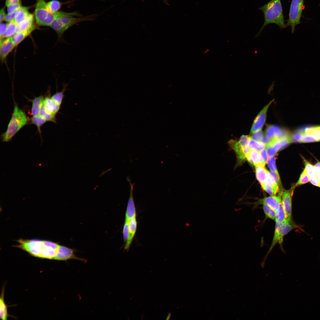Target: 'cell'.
Instances as JSON below:
<instances>
[{
	"instance_id": "obj_32",
	"label": "cell",
	"mask_w": 320,
	"mask_h": 320,
	"mask_svg": "<svg viewBox=\"0 0 320 320\" xmlns=\"http://www.w3.org/2000/svg\"><path fill=\"white\" fill-rule=\"evenodd\" d=\"M68 84H64L62 90L60 92H57L51 97L52 100L60 106L62 104L63 99L64 97V93L66 90Z\"/></svg>"
},
{
	"instance_id": "obj_13",
	"label": "cell",
	"mask_w": 320,
	"mask_h": 320,
	"mask_svg": "<svg viewBox=\"0 0 320 320\" xmlns=\"http://www.w3.org/2000/svg\"><path fill=\"white\" fill-rule=\"evenodd\" d=\"M15 47L12 37L0 40V57L1 62H5L7 56Z\"/></svg>"
},
{
	"instance_id": "obj_44",
	"label": "cell",
	"mask_w": 320,
	"mask_h": 320,
	"mask_svg": "<svg viewBox=\"0 0 320 320\" xmlns=\"http://www.w3.org/2000/svg\"><path fill=\"white\" fill-rule=\"evenodd\" d=\"M15 12L10 13H8L6 15L5 17L4 20L9 23L14 20L15 18Z\"/></svg>"
},
{
	"instance_id": "obj_40",
	"label": "cell",
	"mask_w": 320,
	"mask_h": 320,
	"mask_svg": "<svg viewBox=\"0 0 320 320\" xmlns=\"http://www.w3.org/2000/svg\"><path fill=\"white\" fill-rule=\"evenodd\" d=\"M276 157L275 156H272L269 158L268 160V165L271 171L278 173L275 165Z\"/></svg>"
},
{
	"instance_id": "obj_35",
	"label": "cell",
	"mask_w": 320,
	"mask_h": 320,
	"mask_svg": "<svg viewBox=\"0 0 320 320\" xmlns=\"http://www.w3.org/2000/svg\"><path fill=\"white\" fill-rule=\"evenodd\" d=\"M263 204V209L265 216L268 218L275 220V211L268 205L265 203Z\"/></svg>"
},
{
	"instance_id": "obj_21",
	"label": "cell",
	"mask_w": 320,
	"mask_h": 320,
	"mask_svg": "<svg viewBox=\"0 0 320 320\" xmlns=\"http://www.w3.org/2000/svg\"><path fill=\"white\" fill-rule=\"evenodd\" d=\"M34 22L33 15L29 13L24 20L17 25L15 33L20 31H26L30 29L34 25Z\"/></svg>"
},
{
	"instance_id": "obj_29",
	"label": "cell",
	"mask_w": 320,
	"mask_h": 320,
	"mask_svg": "<svg viewBox=\"0 0 320 320\" xmlns=\"http://www.w3.org/2000/svg\"><path fill=\"white\" fill-rule=\"evenodd\" d=\"M17 25L14 20L8 23L7 29L2 36L0 37V40L13 37L15 34Z\"/></svg>"
},
{
	"instance_id": "obj_10",
	"label": "cell",
	"mask_w": 320,
	"mask_h": 320,
	"mask_svg": "<svg viewBox=\"0 0 320 320\" xmlns=\"http://www.w3.org/2000/svg\"><path fill=\"white\" fill-rule=\"evenodd\" d=\"M59 245V244L56 242L50 241L42 240L43 247L41 258L54 259Z\"/></svg>"
},
{
	"instance_id": "obj_43",
	"label": "cell",
	"mask_w": 320,
	"mask_h": 320,
	"mask_svg": "<svg viewBox=\"0 0 320 320\" xmlns=\"http://www.w3.org/2000/svg\"><path fill=\"white\" fill-rule=\"evenodd\" d=\"M252 134V138L258 141H261L263 137V133L261 130H259Z\"/></svg>"
},
{
	"instance_id": "obj_45",
	"label": "cell",
	"mask_w": 320,
	"mask_h": 320,
	"mask_svg": "<svg viewBox=\"0 0 320 320\" xmlns=\"http://www.w3.org/2000/svg\"><path fill=\"white\" fill-rule=\"evenodd\" d=\"M270 173L274 179L275 180L277 185H281V183L279 173H277L275 172L271 171L270 172Z\"/></svg>"
},
{
	"instance_id": "obj_36",
	"label": "cell",
	"mask_w": 320,
	"mask_h": 320,
	"mask_svg": "<svg viewBox=\"0 0 320 320\" xmlns=\"http://www.w3.org/2000/svg\"><path fill=\"white\" fill-rule=\"evenodd\" d=\"M302 132L305 135H311L317 137L320 136V126L306 128Z\"/></svg>"
},
{
	"instance_id": "obj_6",
	"label": "cell",
	"mask_w": 320,
	"mask_h": 320,
	"mask_svg": "<svg viewBox=\"0 0 320 320\" xmlns=\"http://www.w3.org/2000/svg\"><path fill=\"white\" fill-rule=\"evenodd\" d=\"M17 241L18 244L14 247L27 252L31 256L41 258L43 247L42 240L21 239Z\"/></svg>"
},
{
	"instance_id": "obj_5",
	"label": "cell",
	"mask_w": 320,
	"mask_h": 320,
	"mask_svg": "<svg viewBox=\"0 0 320 320\" xmlns=\"http://www.w3.org/2000/svg\"><path fill=\"white\" fill-rule=\"evenodd\" d=\"M304 0H292L289 14V18L286 24V27L290 26L292 33L294 32L295 26L300 23V19L304 8Z\"/></svg>"
},
{
	"instance_id": "obj_14",
	"label": "cell",
	"mask_w": 320,
	"mask_h": 320,
	"mask_svg": "<svg viewBox=\"0 0 320 320\" xmlns=\"http://www.w3.org/2000/svg\"><path fill=\"white\" fill-rule=\"evenodd\" d=\"M274 100H272L265 106L257 116L254 120L251 130V133L261 130L265 122L268 109Z\"/></svg>"
},
{
	"instance_id": "obj_52",
	"label": "cell",
	"mask_w": 320,
	"mask_h": 320,
	"mask_svg": "<svg viewBox=\"0 0 320 320\" xmlns=\"http://www.w3.org/2000/svg\"><path fill=\"white\" fill-rule=\"evenodd\" d=\"M171 313L169 312V313H168V315H167V318L166 319V320H168V319H170V317H171Z\"/></svg>"
},
{
	"instance_id": "obj_50",
	"label": "cell",
	"mask_w": 320,
	"mask_h": 320,
	"mask_svg": "<svg viewBox=\"0 0 320 320\" xmlns=\"http://www.w3.org/2000/svg\"><path fill=\"white\" fill-rule=\"evenodd\" d=\"M5 15L4 8H2L0 11V21L1 23L2 21L4 20Z\"/></svg>"
},
{
	"instance_id": "obj_33",
	"label": "cell",
	"mask_w": 320,
	"mask_h": 320,
	"mask_svg": "<svg viewBox=\"0 0 320 320\" xmlns=\"http://www.w3.org/2000/svg\"><path fill=\"white\" fill-rule=\"evenodd\" d=\"M39 115L44 118L47 121L56 123V115L47 111L43 105L41 109Z\"/></svg>"
},
{
	"instance_id": "obj_46",
	"label": "cell",
	"mask_w": 320,
	"mask_h": 320,
	"mask_svg": "<svg viewBox=\"0 0 320 320\" xmlns=\"http://www.w3.org/2000/svg\"><path fill=\"white\" fill-rule=\"evenodd\" d=\"M314 167L320 186V162H317Z\"/></svg>"
},
{
	"instance_id": "obj_11",
	"label": "cell",
	"mask_w": 320,
	"mask_h": 320,
	"mask_svg": "<svg viewBox=\"0 0 320 320\" xmlns=\"http://www.w3.org/2000/svg\"><path fill=\"white\" fill-rule=\"evenodd\" d=\"M295 186L288 190L283 191L281 196L282 204L288 219L292 220V198Z\"/></svg>"
},
{
	"instance_id": "obj_17",
	"label": "cell",
	"mask_w": 320,
	"mask_h": 320,
	"mask_svg": "<svg viewBox=\"0 0 320 320\" xmlns=\"http://www.w3.org/2000/svg\"><path fill=\"white\" fill-rule=\"evenodd\" d=\"M137 226L136 217L130 219L129 223L128 236L126 243L124 249L128 251L135 234Z\"/></svg>"
},
{
	"instance_id": "obj_48",
	"label": "cell",
	"mask_w": 320,
	"mask_h": 320,
	"mask_svg": "<svg viewBox=\"0 0 320 320\" xmlns=\"http://www.w3.org/2000/svg\"><path fill=\"white\" fill-rule=\"evenodd\" d=\"M7 25L8 23L5 24L4 23H1L0 25V37L2 36L6 31L7 28Z\"/></svg>"
},
{
	"instance_id": "obj_47",
	"label": "cell",
	"mask_w": 320,
	"mask_h": 320,
	"mask_svg": "<svg viewBox=\"0 0 320 320\" xmlns=\"http://www.w3.org/2000/svg\"><path fill=\"white\" fill-rule=\"evenodd\" d=\"M260 152V154L264 162L266 164L267 163L268 159V156L267 155L266 150V149H264Z\"/></svg>"
},
{
	"instance_id": "obj_49",
	"label": "cell",
	"mask_w": 320,
	"mask_h": 320,
	"mask_svg": "<svg viewBox=\"0 0 320 320\" xmlns=\"http://www.w3.org/2000/svg\"><path fill=\"white\" fill-rule=\"evenodd\" d=\"M272 140L269 139L267 137L265 136L263 137L261 141L266 145H269L271 142Z\"/></svg>"
},
{
	"instance_id": "obj_22",
	"label": "cell",
	"mask_w": 320,
	"mask_h": 320,
	"mask_svg": "<svg viewBox=\"0 0 320 320\" xmlns=\"http://www.w3.org/2000/svg\"><path fill=\"white\" fill-rule=\"evenodd\" d=\"M36 28V26L34 25L30 29L23 31H20L16 33L12 37L14 43L15 47L19 45Z\"/></svg>"
},
{
	"instance_id": "obj_38",
	"label": "cell",
	"mask_w": 320,
	"mask_h": 320,
	"mask_svg": "<svg viewBox=\"0 0 320 320\" xmlns=\"http://www.w3.org/2000/svg\"><path fill=\"white\" fill-rule=\"evenodd\" d=\"M302 136L300 142L303 143L313 142L318 141L317 137L313 135H305L300 131Z\"/></svg>"
},
{
	"instance_id": "obj_19",
	"label": "cell",
	"mask_w": 320,
	"mask_h": 320,
	"mask_svg": "<svg viewBox=\"0 0 320 320\" xmlns=\"http://www.w3.org/2000/svg\"><path fill=\"white\" fill-rule=\"evenodd\" d=\"M44 98V95H41L37 97H35L33 99L29 100L32 103L31 114L33 116L39 115Z\"/></svg>"
},
{
	"instance_id": "obj_1",
	"label": "cell",
	"mask_w": 320,
	"mask_h": 320,
	"mask_svg": "<svg viewBox=\"0 0 320 320\" xmlns=\"http://www.w3.org/2000/svg\"><path fill=\"white\" fill-rule=\"evenodd\" d=\"M258 9L263 12L264 21L255 37H258L266 25L270 24H276L281 29L286 28L281 0H271Z\"/></svg>"
},
{
	"instance_id": "obj_16",
	"label": "cell",
	"mask_w": 320,
	"mask_h": 320,
	"mask_svg": "<svg viewBox=\"0 0 320 320\" xmlns=\"http://www.w3.org/2000/svg\"><path fill=\"white\" fill-rule=\"evenodd\" d=\"M302 157L309 177L310 182L313 185L320 187V185L314 166L305 159L303 156H302Z\"/></svg>"
},
{
	"instance_id": "obj_12",
	"label": "cell",
	"mask_w": 320,
	"mask_h": 320,
	"mask_svg": "<svg viewBox=\"0 0 320 320\" xmlns=\"http://www.w3.org/2000/svg\"><path fill=\"white\" fill-rule=\"evenodd\" d=\"M130 185V193L125 213V220L129 221V220L136 217V210L133 196L134 183H132L128 177H127Z\"/></svg>"
},
{
	"instance_id": "obj_18",
	"label": "cell",
	"mask_w": 320,
	"mask_h": 320,
	"mask_svg": "<svg viewBox=\"0 0 320 320\" xmlns=\"http://www.w3.org/2000/svg\"><path fill=\"white\" fill-rule=\"evenodd\" d=\"M281 196L282 194L279 193L278 196H271L265 197L261 201V202L266 204L276 211L278 209L282 203Z\"/></svg>"
},
{
	"instance_id": "obj_25",
	"label": "cell",
	"mask_w": 320,
	"mask_h": 320,
	"mask_svg": "<svg viewBox=\"0 0 320 320\" xmlns=\"http://www.w3.org/2000/svg\"><path fill=\"white\" fill-rule=\"evenodd\" d=\"M28 7H21L15 12L14 20L17 24L24 20L29 13Z\"/></svg>"
},
{
	"instance_id": "obj_4",
	"label": "cell",
	"mask_w": 320,
	"mask_h": 320,
	"mask_svg": "<svg viewBox=\"0 0 320 320\" xmlns=\"http://www.w3.org/2000/svg\"><path fill=\"white\" fill-rule=\"evenodd\" d=\"M36 21L39 25L50 26L56 18L63 15V12H57L54 13L48 10L45 0H36L35 10Z\"/></svg>"
},
{
	"instance_id": "obj_34",
	"label": "cell",
	"mask_w": 320,
	"mask_h": 320,
	"mask_svg": "<svg viewBox=\"0 0 320 320\" xmlns=\"http://www.w3.org/2000/svg\"><path fill=\"white\" fill-rule=\"evenodd\" d=\"M249 146L251 149L254 150L259 152H260L265 148V144L263 143L252 139L249 142Z\"/></svg>"
},
{
	"instance_id": "obj_27",
	"label": "cell",
	"mask_w": 320,
	"mask_h": 320,
	"mask_svg": "<svg viewBox=\"0 0 320 320\" xmlns=\"http://www.w3.org/2000/svg\"><path fill=\"white\" fill-rule=\"evenodd\" d=\"M275 212L276 222L282 223L292 221L288 219L283 207L282 203L281 204L279 208L275 211Z\"/></svg>"
},
{
	"instance_id": "obj_39",
	"label": "cell",
	"mask_w": 320,
	"mask_h": 320,
	"mask_svg": "<svg viewBox=\"0 0 320 320\" xmlns=\"http://www.w3.org/2000/svg\"><path fill=\"white\" fill-rule=\"evenodd\" d=\"M252 139V137L250 136L242 135L240 137L239 142L242 146L247 147L249 146V142Z\"/></svg>"
},
{
	"instance_id": "obj_24",
	"label": "cell",
	"mask_w": 320,
	"mask_h": 320,
	"mask_svg": "<svg viewBox=\"0 0 320 320\" xmlns=\"http://www.w3.org/2000/svg\"><path fill=\"white\" fill-rule=\"evenodd\" d=\"M281 146L279 140L276 139L272 140L271 143L266 145L268 159L273 156L279 150L281 149Z\"/></svg>"
},
{
	"instance_id": "obj_51",
	"label": "cell",
	"mask_w": 320,
	"mask_h": 320,
	"mask_svg": "<svg viewBox=\"0 0 320 320\" xmlns=\"http://www.w3.org/2000/svg\"><path fill=\"white\" fill-rule=\"evenodd\" d=\"M21 1V0H6V5L17 3Z\"/></svg>"
},
{
	"instance_id": "obj_9",
	"label": "cell",
	"mask_w": 320,
	"mask_h": 320,
	"mask_svg": "<svg viewBox=\"0 0 320 320\" xmlns=\"http://www.w3.org/2000/svg\"><path fill=\"white\" fill-rule=\"evenodd\" d=\"M74 249L59 245L57 253L54 259L60 261H66L70 259H75L83 261L85 260L75 255Z\"/></svg>"
},
{
	"instance_id": "obj_53",
	"label": "cell",
	"mask_w": 320,
	"mask_h": 320,
	"mask_svg": "<svg viewBox=\"0 0 320 320\" xmlns=\"http://www.w3.org/2000/svg\"><path fill=\"white\" fill-rule=\"evenodd\" d=\"M209 50H210L209 49H207L205 51H204V53H206L207 52H209Z\"/></svg>"
},
{
	"instance_id": "obj_28",
	"label": "cell",
	"mask_w": 320,
	"mask_h": 320,
	"mask_svg": "<svg viewBox=\"0 0 320 320\" xmlns=\"http://www.w3.org/2000/svg\"><path fill=\"white\" fill-rule=\"evenodd\" d=\"M249 153L253 165L255 166L260 165L265 167V164L263 161L259 152L254 150L251 149Z\"/></svg>"
},
{
	"instance_id": "obj_54",
	"label": "cell",
	"mask_w": 320,
	"mask_h": 320,
	"mask_svg": "<svg viewBox=\"0 0 320 320\" xmlns=\"http://www.w3.org/2000/svg\"><path fill=\"white\" fill-rule=\"evenodd\" d=\"M318 141H320V136H317Z\"/></svg>"
},
{
	"instance_id": "obj_3",
	"label": "cell",
	"mask_w": 320,
	"mask_h": 320,
	"mask_svg": "<svg viewBox=\"0 0 320 320\" xmlns=\"http://www.w3.org/2000/svg\"><path fill=\"white\" fill-rule=\"evenodd\" d=\"M97 17L98 15L97 14L78 17L73 16H63L55 19L52 23L50 26L56 32L59 39L61 41H63V35L69 28L81 22L94 21Z\"/></svg>"
},
{
	"instance_id": "obj_8",
	"label": "cell",
	"mask_w": 320,
	"mask_h": 320,
	"mask_svg": "<svg viewBox=\"0 0 320 320\" xmlns=\"http://www.w3.org/2000/svg\"><path fill=\"white\" fill-rule=\"evenodd\" d=\"M228 144L236 154L237 161L235 166L237 167L245 161L246 155L250 151L251 149L249 146L243 147L239 141L233 139L229 141Z\"/></svg>"
},
{
	"instance_id": "obj_7",
	"label": "cell",
	"mask_w": 320,
	"mask_h": 320,
	"mask_svg": "<svg viewBox=\"0 0 320 320\" xmlns=\"http://www.w3.org/2000/svg\"><path fill=\"white\" fill-rule=\"evenodd\" d=\"M297 227V226L292 223V221L282 223L276 222L273 237L268 252H270L277 243L281 244L283 237Z\"/></svg>"
},
{
	"instance_id": "obj_31",
	"label": "cell",
	"mask_w": 320,
	"mask_h": 320,
	"mask_svg": "<svg viewBox=\"0 0 320 320\" xmlns=\"http://www.w3.org/2000/svg\"><path fill=\"white\" fill-rule=\"evenodd\" d=\"M30 121L31 123L36 126L39 133L41 136V127L46 122V120L40 115H39L33 116L30 118Z\"/></svg>"
},
{
	"instance_id": "obj_20",
	"label": "cell",
	"mask_w": 320,
	"mask_h": 320,
	"mask_svg": "<svg viewBox=\"0 0 320 320\" xmlns=\"http://www.w3.org/2000/svg\"><path fill=\"white\" fill-rule=\"evenodd\" d=\"M43 105L47 111L55 115L58 112L61 106L54 101L49 96L45 97Z\"/></svg>"
},
{
	"instance_id": "obj_37",
	"label": "cell",
	"mask_w": 320,
	"mask_h": 320,
	"mask_svg": "<svg viewBox=\"0 0 320 320\" xmlns=\"http://www.w3.org/2000/svg\"><path fill=\"white\" fill-rule=\"evenodd\" d=\"M309 181V179L307 174L306 169H304L301 174L299 178L297 183L295 185V187L307 183Z\"/></svg>"
},
{
	"instance_id": "obj_41",
	"label": "cell",
	"mask_w": 320,
	"mask_h": 320,
	"mask_svg": "<svg viewBox=\"0 0 320 320\" xmlns=\"http://www.w3.org/2000/svg\"><path fill=\"white\" fill-rule=\"evenodd\" d=\"M21 4L20 1L16 4L6 5L7 7L8 13H10L15 12L21 7Z\"/></svg>"
},
{
	"instance_id": "obj_26",
	"label": "cell",
	"mask_w": 320,
	"mask_h": 320,
	"mask_svg": "<svg viewBox=\"0 0 320 320\" xmlns=\"http://www.w3.org/2000/svg\"><path fill=\"white\" fill-rule=\"evenodd\" d=\"M281 129L277 126L274 125H268L266 127L265 133L266 136L271 140L277 139Z\"/></svg>"
},
{
	"instance_id": "obj_42",
	"label": "cell",
	"mask_w": 320,
	"mask_h": 320,
	"mask_svg": "<svg viewBox=\"0 0 320 320\" xmlns=\"http://www.w3.org/2000/svg\"><path fill=\"white\" fill-rule=\"evenodd\" d=\"M129 223V221L125 220L123 228V239L124 242L125 243L127 240L128 236Z\"/></svg>"
},
{
	"instance_id": "obj_2",
	"label": "cell",
	"mask_w": 320,
	"mask_h": 320,
	"mask_svg": "<svg viewBox=\"0 0 320 320\" xmlns=\"http://www.w3.org/2000/svg\"><path fill=\"white\" fill-rule=\"evenodd\" d=\"M28 119L25 112L15 103L12 117L5 132L1 135L2 142L10 141L15 134L28 123Z\"/></svg>"
},
{
	"instance_id": "obj_15",
	"label": "cell",
	"mask_w": 320,
	"mask_h": 320,
	"mask_svg": "<svg viewBox=\"0 0 320 320\" xmlns=\"http://www.w3.org/2000/svg\"><path fill=\"white\" fill-rule=\"evenodd\" d=\"M267 177L266 180L264 190L271 196L275 195L279 191V185L274 179L267 170Z\"/></svg>"
},
{
	"instance_id": "obj_30",
	"label": "cell",
	"mask_w": 320,
	"mask_h": 320,
	"mask_svg": "<svg viewBox=\"0 0 320 320\" xmlns=\"http://www.w3.org/2000/svg\"><path fill=\"white\" fill-rule=\"evenodd\" d=\"M4 288H3L0 298V317L2 320L7 319L8 314L7 306L4 300Z\"/></svg>"
},
{
	"instance_id": "obj_23",
	"label": "cell",
	"mask_w": 320,
	"mask_h": 320,
	"mask_svg": "<svg viewBox=\"0 0 320 320\" xmlns=\"http://www.w3.org/2000/svg\"><path fill=\"white\" fill-rule=\"evenodd\" d=\"M255 166L256 175L257 179L264 190L265 183L267 178V170L265 167L258 165Z\"/></svg>"
}]
</instances>
